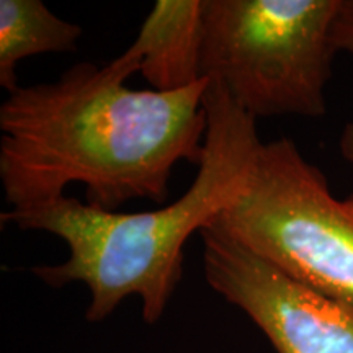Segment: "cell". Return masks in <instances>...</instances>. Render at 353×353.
Returning <instances> with one entry per match:
<instances>
[{
  "label": "cell",
  "mask_w": 353,
  "mask_h": 353,
  "mask_svg": "<svg viewBox=\"0 0 353 353\" xmlns=\"http://www.w3.org/2000/svg\"><path fill=\"white\" fill-rule=\"evenodd\" d=\"M211 226L307 288L353 307V208L296 144H260L245 187Z\"/></svg>",
  "instance_id": "cell-4"
},
{
  "label": "cell",
  "mask_w": 353,
  "mask_h": 353,
  "mask_svg": "<svg viewBox=\"0 0 353 353\" xmlns=\"http://www.w3.org/2000/svg\"><path fill=\"white\" fill-rule=\"evenodd\" d=\"M341 152L348 162L353 164V123H348V125L343 128L341 136ZM347 203L353 208V195L348 198Z\"/></svg>",
  "instance_id": "cell-9"
},
{
  "label": "cell",
  "mask_w": 353,
  "mask_h": 353,
  "mask_svg": "<svg viewBox=\"0 0 353 353\" xmlns=\"http://www.w3.org/2000/svg\"><path fill=\"white\" fill-rule=\"evenodd\" d=\"M332 43L335 51L353 54V0H342L332 26Z\"/></svg>",
  "instance_id": "cell-8"
},
{
  "label": "cell",
  "mask_w": 353,
  "mask_h": 353,
  "mask_svg": "<svg viewBox=\"0 0 353 353\" xmlns=\"http://www.w3.org/2000/svg\"><path fill=\"white\" fill-rule=\"evenodd\" d=\"M205 0H157L128 52L157 92H176L203 81Z\"/></svg>",
  "instance_id": "cell-6"
},
{
  "label": "cell",
  "mask_w": 353,
  "mask_h": 353,
  "mask_svg": "<svg viewBox=\"0 0 353 353\" xmlns=\"http://www.w3.org/2000/svg\"><path fill=\"white\" fill-rule=\"evenodd\" d=\"M82 28L56 17L41 0H0V85L19 87L17 65L43 52L76 51Z\"/></svg>",
  "instance_id": "cell-7"
},
{
  "label": "cell",
  "mask_w": 353,
  "mask_h": 353,
  "mask_svg": "<svg viewBox=\"0 0 353 353\" xmlns=\"http://www.w3.org/2000/svg\"><path fill=\"white\" fill-rule=\"evenodd\" d=\"M208 132L193 183L179 200L143 213L103 211L77 198L2 213V223L21 231H44L69 247L63 263L32 272L63 288L83 283L90 291L85 319L101 322L130 296L143 301L145 324H156L182 280L183 247L236 200L245 187L262 144L255 120L211 81L205 97Z\"/></svg>",
  "instance_id": "cell-2"
},
{
  "label": "cell",
  "mask_w": 353,
  "mask_h": 353,
  "mask_svg": "<svg viewBox=\"0 0 353 353\" xmlns=\"http://www.w3.org/2000/svg\"><path fill=\"white\" fill-rule=\"evenodd\" d=\"M200 234L208 285L278 353H353V307L291 280L216 226Z\"/></svg>",
  "instance_id": "cell-5"
},
{
  "label": "cell",
  "mask_w": 353,
  "mask_h": 353,
  "mask_svg": "<svg viewBox=\"0 0 353 353\" xmlns=\"http://www.w3.org/2000/svg\"><path fill=\"white\" fill-rule=\"evenodd\" d=\"M342 0H205L203 77L254 118L325 113Z\"/></svg>",
  "instance_id": "cell-3"
},
{
  "label": "cell",
  "mask_w": 353,
  "mask_h": 353,
  "mask_svg": "<svg viewBox=\"0 0 353 353\" xmlns=\"http://www.w3.org/2000/svg\"><path fill=\"white\" fill-rule=\"evenodd\" d=\"M138 57L103 68L79 63L56 82L8 92L0 107V182L12 210L64 196L82 183L87 205L117 211L162 203L180 161L200 165L208 132L210 79L176 92L131 90Z\"/></svg>",
  "instance_id": "cell-1"
}]
</instances>
